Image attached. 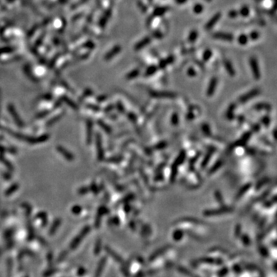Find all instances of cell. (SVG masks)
Instances as JSON below:
<instances>
[{"instance_id":"1","label":"cell","mask_w":277,"mask_h":277,"mask_svg":"<svg viewBox=\"0 0 277 277\" xmlns=\"http://www.w3.org/2000/svg\"><path fill=\"white\" fill-rule=\"evenodd\" d=\"M2 129L4 131L7 132L9 135H11V136H13L14 138H17V139H19V140L24 141L25 142H27V143H29V144H39V143H42V142L47 141L49 138V136L48 135H42L38 137L28 136L24 135V134H22V133L13 131V130L9 129V128L2 127Z\"/></svg>"},{"instance_id":"2","label":"cell","mask_w":277,"mask_h":277,"mask_svg":"<svg viewBox=\"0 0 277 277\" xmlns=\"http://www.w3.org/2000/svg\"><path fill=\"white\" fill-rule=\"evenodd\" d=\"M250 66L251 69L253 76L255 78V79L259 80L261 77V72L259 69V65L257 59L254 56L250 57Z\"/></svg>"},{"instance_id":"3","label":"cell","mask_w":277,"mask_h":277,"mask_svg":"<svg viewBox=\"0 0 277 277\" xmlns=\"http://www.w3.org/2000/svg\"><path fill=\"white\" fill-rule=\"evenodd\" d=\"M259 93H260V90L259 89H257V88L253 89L250 91H249L248 93H245L242 96H241L239 98V102H241V103H245V102L251 100L252 99L254 98V97L257 96Z\"/></svg>"},{"instance_id":"4","label":"cell","mask_w":277,"mask_h":277,"mask_svg":"<svg viewBox=\"0 0 277 277\" xmlns=\"http://www.w3.org/2000/svg\"><path fill=\"white\" fill-rule=\"evenodd\" d=\"M96 146L97 150V159L99 161H102L104 159V150L102 144V137L100 133H97L96 136Z\"/></svg>"},{"instance_id":"5","label":"cell","mask_w":277,"mask_h":277,"mask_svg":"<svg viewBox=\"0 0 277 277\" xmlns=\"http://www.w3.org/2000/svg\"><path fill=\"white\" fill-rule=\"evenodd\" d=\"M233 212V209L227 206H223V207L220 208V209H217L216 210H206L203 213L206 216H214L220 215V214H224V213H231Z\"/></svg>"},{"instance_id":"6","label":"cell","mask_w":277,"mask_h":277,"mask_svg":"<svg viewBox=\"0 0 277 277\" xmlns=\"http://www.w3.org/2000/svg\"><path fill=\"white\" fill-rule=\"evenodd\" d=\"M8 110H9V113H10V115L12 116V118L13 119V120H14L16 125L20 128L24 127L23 121L21 119L20 116H19V115L17 113L16 110V109L14 108V106L10 104V105H9V106H8Z\"/></svg>"},{"instance_id":"7","label":"cell","mask_w":277,"mask_h":277,"mask_svg":"<svg viewBox=\"0 0 277 277\" xmlns=\"http://www.w3.org/2000/svg\"><path fill=\"white\" fill-rule=\"evenodd\" d=\"M213 37L216 39L226 41V42H233L234 40L233 35L230 33H225V32H216L213 34Z\"/></svg>"},{"instance_id":"8","label":"cell","mask_w":277,"mask_h":277,"mask_svg":"<svg viewBox=\"0 0 277 277\" xmlns=\"http://www.w3.org/2000/svg\"><path fill=\"white\" fill-rule=\"evenodd\" d=\"M221 17H222V14H221V13H219H219H216L215 15H213V16L211 17V19H210V20L208 21L206 23V25H205V29H206V30H208V31L211 30V29L218 23V22L219 21Z\"/></svg>"},{"instance_id":"9","label":"cell","mask_w":277,"mask_h":277,"mask_svg":"<svg viewBox=\"0 0 277 277\" xmlns=\"http://www.w3.org/2000/svg\"><path fill=\"white\" fill-rule=\"evenodd\" d=\"M217 85H218V79L217 77H213L210 79V83L208 85L207 90H206V96L208 97L213 96L216 90Z\"/></svg>"},{"instance_id":"10","label":"cell","mask_w":277,"mask_h":277,"mask_svg":"<svg viewBox=\"0 0 277 277\" xmlns=\"http://www.w3.org/2000/svg\"><path fill=\"white\" fill-rule=\"evenodd\" d=\"M150 96L154 98H168L173 99L176 96V94L172 92H159V91H152Z\"/></svg>"},{"instance_id":"11","label":"cell","mask_w":277,"mask_h":277,"mask_svg":"<svg viewBox=\"0 0 277 277\" xmlns=\"http://www.w3.org/2000/svg\"><path fill=\"white\" fill-rule=\"evenodd\" d=\"M56 150L59 153H60L61 156H63L66 160L69 161V162H72V161H73V159H75V156H74L70 152L68 151L66 149H65L63 146H57Z\"/></svg>"},{"instance_id":"12","label":"cell","mask_w":277,"mask_h":277,"mask_svg":"<svg viewBox=\"0 0 277 277\" xmlns=\"http://www.w3.org/2000/svg\"><path fill=\"white\" fill-rule=\"evenodd\" d=\"M152 42V38L151 36H146L143 39H142L141 40L138 41L134 46V49L136 51H139L142 49L146 47V46L150 45Z\"/></svg>"},{"instance_id":"13","label":"cell","mask_w":277,"mask_h":277,"mask_svg":"<svg viewBox=\"0 0 277 277\" xmlns=\"http://www.w3.org/2000/svg\"><path fill=\"white\" fill-rule=\"evenodd\" d=\"M93 123L91 119H87L86 121V143L90 145L93 138Z\"/></svg>"},{"instance_id":"14","label":"cell","mask_w":277,"mask_h":277,"mask_svg":"<svg viewBox=\"0 0 277 277\" xmlns=\"http://www.w3.org/2000/svg\"><path fill=\"white\" fill-rule=\"evenodd\" d=\"M169 9H170V8L168 7V6H158V7L155 8L154 10L153 11L152 16L162 17V16H164V15L167 13Z\"/></svg>"},{"instance_id":"15","label":"cell","mask_w":277,"mask_h":277,"mask_svg":"<svg viewBox=\"0 0 277 277\" xmlns=\"http://www.w3.org/2000/svg\"><path fill=\"white\" fill-rule=\"evenodd\" d=\"M223 65H224V68L225 69H226V71L227 72V73H228L229 75L231 77L235 76L236 70L235 69H234L232 62H230V60H228V59H225L224 62H223Z\"/></svg>"},{"instance_id":"16","label":"cell","mask_w":277,"mask_h":277,"mask_svg":"<svg viewBox=\"0 0 277 277\" xmlns=\"http://www.w3.org/2000/svg\"><path fill=\"white\" fill-rule=\"evenodd\" d=\"M158 69H159V68H158L157 66H156V65H150V66H148V67L146 68V71H145L144 73V76L146 77L153 76H154L156 73H157Z\"/></svg>"},{"instance_id":"17","label":"cell","mask_w":277,"mask_h":277,"mask_svg":"<svg viewBox=\"0 0 277 277\" xmlns=\"http://www.w3.org/2000/svg\"><path fill=\"white\" fill-rule=\"evenodd\" d=\"M198 36H199V33H198V31L196 30V29H193V30H191V31L190 32V33H189V36H188V41H189L190 43H194V42L197 40Z\"/></svg>"},{"instance_id":"18","label":"cell","mask_w":277,"mask_h":277,"mask_svg":"<svg viewBox=\"0 0 277 277\" xmlns=\"http://www.w3.org/2000/svg\"><path fill=\"white\" fill-rule=\"evenodd\" d=\"M121 51V46H116L115 47L113 48V49H111L109 53H107V55H106V59H110L113 57L115 56L116 55H117L119 52Z\"/></svg>"},{"instance_id":"19","label":"cell","mask_w":277,"mask_h":277,"mask_svg":"<svg viewBox=\"0 0 277 277\" xmlns=\"http://www.w3.org/2000/svg\"><path fill=\"white\" fill-rule=\"evenodd\" d=\"M237 42L240 46H246L249 42L248 36L244 33L239 35V36L237 37Z\"/></svg>"},{"instance_id":"20","label":"cell","mask_w":277,"mask_h":277,"mask_svg":"<svg viewBox=\"0 0 277 277\" xmlns=\"http://www.w3.org/2000/svg\"><path fill=\"white\" fill-rule=\"evenodd\" d=\"M212 56H213V51H212L211 49H207L203 52V53H202V60H203V62H207L208 61H210V59H211Z\"/></svg>"},{"instance_id":"21","label":"cell","mask_w":277,"mask_h":277,"mask_svg":"<svg viewBox=\"0 0 277 277\" xmlns=\"http://www.w3.org/2000/svg\"><path fill=\"white\" fill-rule=\"evenodd\" d=\"M254 109L256 110H270L271 109L270 104L265 103V102H259V103L256 104L254 106Z\"/></svg>"},{"instance_id":"22","label":"cell","mask_w":277,"mask_h":277,"mask_svg":"<svg viewBox=\"0 0 277 277\" xmlns=\"http://www.w3.org/2000/svg\"><path fill=\"white\" fill-rule=\"evenodd\" d=\"M250 9L248 6H242L239 11V15H240L241 16L243 17V18H246V17H248L249 16H250Z\"/></svg>"},{"instance_id":"23","label":"cell","mask_w":277,"mask_h":277,"mask_svg":"<svg viewBox=\"0 0 277 277\" xmlns=\"http://www.w3.org/2000/svg\"><path fill=\"white\" fill-rule=\"evenodd\" d=\"M193 11L196 15L201 14V13H202V12L204 11V6L202 3H199V2L196 3L193 6Z\"/></svg>"},{"instance_id":"24","label":"cell","mask_w":277,"mask_h":277,"mask_svg":"<svg viewBox=\"0 0 277 277\" xmlns=\"http://www.w3.org/2000/svg\"><path fill=\"white\" fill-rule=\"evenodd\" d=\"M139 74H140V70L138 69H134L128 73L126 75V78H127V79H133L138 77Z\"/></svg>"},{"instance_id":"25","label":"cell","mask_w":277,"mask_h":277,"mask_svg":"<svg viewBox=\"0 0 277 277\" xmlns=\"http://www.w3.org/2000/svg\"><path fill=\"white\" fill-rule=\"evenodd\" d=\"M97 123H98L99 126H100V127L102 128V130H103L104 131L106 132V133H108V134H110V133H112V129H111V128L110 127V126H108V125L106 124V123H105V122H104L103 121H102V120H100V119H99V120L97 121Z\"/></svg>"},{"instance_id":"26","label":"cell","mask_w":277,"mask_h":277,"mask_svg":"<svg viewBox=\"0 0 277 277\" xmlns=\"http://www.w3.org/2000/svg\"><path fill=\"white\" fill-rule=\"evenodd\" d=\"M0 162H2V164L5 165V166H6V167H7L8 170H9L10 171H12V170H14V169H13V165H12L11 163H10V162H9V161H8L7 159H6V158H5V156H3V154H1V153H0Z\"/></svg>"},{"instance_id":"27","label":"cell","mask_w":277,"mask_h":277,"mask_svg":"<svg viewBox=\"0 0 277 277\" xmlns=\"http://www.w3.org/2000/svg\"><path fill=\"white\" fill-rule=\"evenodd\" d=\"M19 188V184H17V183H15V184L12 185V186H10L9 189H7V190L5 192V195H6V196H9L12 195V194L14 193L15 192L18 190Z\"/></svg>"},{"instance_id":"28","label":"cell","mask_w":277,"mask_h":277,"mask_svg":"<svg viewBox=\"0 0 277 277\" xmlns=\"http://www.w3.org/2000/svg\"><path fill=\"white\" fill-rule=\"evenodd\" d=\"M259 36H260V33H259L258 31H256V30H254V31H252L248 36L249 39H250V40H253V41L257 40V39H258L259 38Z\"/></svg>"},{"instance_id":"29","label":"cell","mask_w":277,"mask_h":277,"mask_svg":"<svg viewBox=\"0 0 277 277\" xmlns=\"http://www.w3.org/2000/svg\"><path fill=\"white\" fill-rule=\"evenodd\" d=\"M61 116H62V115H58V116H56L53 117V119H49V120L46 122V126H52L53 125H54L56 122H58V121L60 119Z\"/></svg>"},{"instance_id":"30","label":"cell","mask_w":277,"mask_h":277,"mask_svg":"<svg viewBox=\"0 0 277 277\" xmlns=\"http://www.w3.org/2000/svg\"><path fill=\"white\" fill-rule=\"evenodd\" d=\"M186 73H187L188 76L191 77V78L196 77V75H197L196 71V69H194L193 67H190V68H189V69H187V72H186Z\"/></svg>"},{"instance_id":"31","label":"cell","mask_w":277,"mask_h":277,"mask_svg":"<svg viewBox=\"0 0 277 277\" xmlns=\"http://www.w3.org/2000/svg\"><path fill=\"white\" fill-rule=\"evenodd\" d=\"M36 217L42 219L45 223H46V221H47V213H46V212H39L36 215Z\"/></svg>"},{"instance_id":"32","label":"cell","mask_w":277,"mask_h":277,"mask_svg":"<svg viewBox=\"0 0 277 277\" xmlns=\"http://www.w3.org/2000/svg\"><path fill=\"white\" fill-rule=\"evenodd\" d=\"M239 16V11H237L236 9H231L228 13V16L231 19H236Z\"/></svg>"},{"instance_id":"33","label":"cell","mask_w":277,"mask_h":277,"mask_svg":"<svg viewBox=\"0 0 277 277\" xmlns=\"http://www.w3.org/2000/svg\"><path fill=\"white\" fill-rule=\"evenodd\" d=\"M212 152H210V153H207V155L206 156V158H205V159H204V161H202V168H205L206 166V165H207V163H208V162H209V160H210V159H211V156H212Z\"/></svg>"},{"instance_id":"34","label":"cell","mask_w":277,"mask_h":277,"mask_svg":"<svg viewBox=\"0 0 277 277\" xmlns=\"http://www.w3.org/2000/svg\"><path fill=\"white\" fill-rule=\"evenodd\" d=\"M63 100L65 101V102H66V103H67L69 106H70V107L73 108V110H78V106H77L76 105V104L74 103V102H72L71 100H69V99H67V98H66V97H64Z\"/></svg>"},{"instance_id":"35","label":"cell","mask_w":277,"mask_h":277,"mask_svg":"<svg viewBox=\"0 0 277 277\" xmlns=\"http://www.w3.org/2000/svg\"><path fill=\"white\" fill-rule=\"evenodd\" d=\"M90 190L93 192V193L95 194V195H97V194L99 193V190L98 186H96V184L95 182H93V183H92L91 186H90Z\"/></svg>"},{"instance_id":"36","label":"cell","mask_w":277,"mask_h":277,"mask_svg":"<svg viewBox=\"0 0 277 277\" xmlns=\"http://www.w3.org/2000/svg\"><path fill=\"white\" fill-rule=\"evenodd\" d=\"M169 66V65H168V63L166 62V59H161V60L159 61V64H158V66H158L159 69H166V66Z\"/></svg>"},{"instance_id":"37","label":"cell","mask_w":277,"mask_h":277,"mask_svg":"<svg viewBox=\"0 0 277 277\" xmlns=\"http://www.w3.org/2000/svg\"><path fill=\"white\" fill-rule=\"evenodd\" d=\"M72 212H73V213H74L75 215H79V214L81 213V212H82V207L78 206V205L74 206L72 208Z\"/></svg>"},{"instance_id":"38","label":"cell","mask_w":277,"mask_h":277,"mask_svg":"<svg viewBox=\"0 0 277 277\" xmlns=\"http://www.w3.org/2000/svg\"><path fill=\"white\" fill-rule=\"evenodd\" d=\"M116 108L120 113H125V107L121 102H116Z\"/></svg>"},{"instance_id":"39","label":"cell","mask_w":277,"mask_h":277,"mask_svg":"<svg viewBox=\"0 0 277 277\" xmlns=\"http://www.w3.org/2000/svg\"><path fill=\"white\" fill-rule=\"evenodd\" d=\"M89 191H90V189L88 187H86V186H84V187H81L80 189H79L78 193L80 194V195H85Z\"/></svg>"},{"instance_id":"40","label":"cell","mask_w":277,"mask_h":277,"mask_svg":"<svg viewBox=\"0 0 277 277\" xmlns=\"http://www.w3.org/2000/svg\"><path fill=\"white\" fill-rule=\"evenodd\" d=\"M171 122H172V124H173V125L178 124V122H179V117H178V115H177L176 113H174V114L172 116Z\"/></svg>"},{"instance_id":"41","label":"cell","mask_w":277,"mask_h":277,"mask_svg":"<svg viewBox=\"0 0 277 277\" xmlns=\"http://www.w3.org/2000/svg\"><path fill=\"white\" fill-rule=\"evenodd\" d=\"M49 111L42 112V113L37 114L36 117V119H42V118H44L45 116H47L48 114H49Z\"/></svg>"},{"instance_id":"42","label":"cell","mask_w":277,"mask_h":277,"mask_svg":"<svg viewBox=\"0 0 277 277\" xmlns=\"http://www.w3.org/2000/svg\"><path fill=\"white\" fill-rule=\"evenodd\" d=\"M215 196L216 197V200L218 201V202H223V201H222V197H221V193H219V192H218V191H216L215 193Z\"/></svg>"},{"instance_id":"43","label":"cell","mask_w":277,"mask_h":277,"mask_svg":"<svg viewBox=\"0 0 277 277\" xmlns=\"http://www.w3.org/2000/svg\"><path fill=\"white\" fill-rule=\"evenodd\" d=\"M153 36L155 37V38H157V39L162 38V33H160V31H157V30L153 33Z\"/></svg>"},{"instance_id":"44","label":"cell","mask_w":277,"mask_h":277,"mask_svg":"<svg viewBox=\"0 0 277 277\" xmlns=\"http://www.w3.org/2000/svg\"><path fill=\"white\" fill-rule=\"evenodd\" d=\"M88 108H90V109H91V110H94V111H96V112H99V110H100V108L99 107V106H93V105H90V106H88Z\"/></svg>"},{"instance_id":"45","label":"cell","mask_w":277,"mask_h":277,"mask_svg":"<svg viewBox=\"0 0 277 277\" xmlns=\"http://www.w3.org/2000/svg\"><path fill=\"white\" fill-rule=\"evenodd\" d=\"M175 2L178 5H184L188 2V0H175Z\"/></svg>"},{"instance_id":"46","label":"cell","mask_w":277,"mask_h":277,"mask_svg":"<svg viewBox=\"0 0 277 277\" xmlns=\"http://www.w3.org/2000/svg\"><path fill=\"white\" fill-rule=\"evenodd\" d=\"M113 108H114L113 105H110V106H108L105 109V111L104 112H106V113H109V112H110L112 110H113Z\"/></svg>"},{"instance_id":"47","label":"cell","mask_w":277,"mask_h":277,"mask_svg":"<svg viewBox=\"0 0 277 277\" xmlns=\"http://www.w3.org/2000/svg\"><path fill=\"white\" fill-rule=\"evenodd\" d=\"M106 96H102V97H99V99L98 98V101H100V102H102V101L106 100Z\"/></svg>"},{"instance_id":"48","label":"cell","mask_w":277,"mask_h":277,"mask_svg":"<svg viewBox=\"0 0 277 277\" xmlns=\"http://www.w3.org/2000/svg\"><path fill=\"white\" fill-rule=\"evenodd\" d=\"M205 1H206V2H212V0H205Z\"/></svg>"},{"instance_id":"49","label":"cell","mask_w":277,"mask_h":277,"mask_svg":"<svg viewBox=\"0 0 277 277\" xmlns=\"http://www.w3.org/2000/svg\"><path fill=\"white\" fill-rule=\"evenodd\" d=\"M256 2H262V1H263V0H256Z\"/></svg>"}]
</instances>
